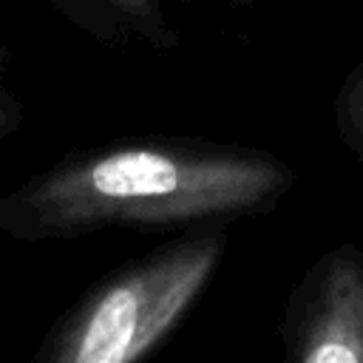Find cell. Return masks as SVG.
<instances>
[{
    "mask_svg": "<svg viewBox=\"0 0 363 363\" xmlns=\"http://www.w3.org/2000/svg\"><path fill=\"white\" fill-rule=\"evenodd\" d=\"M292 173L267 153L199 145H125L68 159L0 199V230L71 238L105 227L176 230L272 204Z\"/></svg>",
    "mask_w": 363,
    "mask_h": 363,
    "instance_id": "obj_1",
    "label": "cell"
},
{
    "mask_svg": "<svg viewBox=\"0 0 363 363\" xmlns=\"http://www.w3.org/2000/svg\"><path fill=\"white\" fill-rule=\"evenodd\" d=\"M221 252V233H199L128 261L82 295L34 363H139L184 318Z\"/></svg>",
    "mask_w": 363,
    "mask_h": 363,
    "instance_id": "obj_2",
    "label": "cell"
},
{
    "mask_svg": "<svg viewBox=\"0 0 363 363\" xmlns=\"http://www.w3.org/2000/svg\"><path fill=\"white\" fill-rule=\"evenodd\" d=\"M286 363H363V252H326L289 309Z\"/></svg>",
    "mask_w": 363,
    "mask_h": 363,
    "instance_id": "obj_3",
    "label": "cell"
},
{
    "mask_svg": "<svg viewBox=\"0 0 363 363\" xmlns=\"http://www.w3.org/2000/svg\"><path fill=\"white\" fill-rule=\"evenodd\" d=\"M337 125L343 139L363 156V65H357L337 96Z\"/></svg>",
    "mask_w": 363,
    "mask_h": 363,
    "instance_id": "obj_4",
    "label": "cell"
},
{
    "mask_svg": "<svg viewBox=\"0 0 363 363\" xmlns=\"http://www.w3.org/2000/svg\"><path fill=\"white\" fill-rule=\"evenodd\" d=\"M113 6H119L125 14H133V17H147L150 14V3L147 0H108Z\"/></svg>",
    "mask_w": 363,
    "mask_h": 363,
    "instance_id": "obj_5",
    "label": "cell"
},
{
    "mask_svg": "<svg viewBox=\"0 0 363 363\" xmlns=\"http://www.w3.org/2000/svg\"><path fill=\"white\" fill-rule=\"evenodd\" d=\"M14 125V113L6 108V102H0V133H6Z\"/></svg>",
    "mask_w": 363,
    "mask_h": 363,
    "instance_id": "obj_6",
    "label": "cell"
}]
</instances>
